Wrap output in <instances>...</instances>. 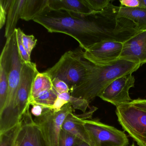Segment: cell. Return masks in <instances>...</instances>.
<instances>
[{"label":"cell","instance_id":"12","mask_svg":"<svg viewBox=\"0 0 146 146\" xmlns=\"http://www.w3.org/2000/svg\"><path fill=\"white\" fill-rule=\"evenodd\" d=\"M119 59L141 66L146 63V30L140 31L123 42Z\"/></svg>","mask_w":146,"mask_h":146},{"label":"cell","instance_id":"1","mask_svg":"<svg viewBox=\"0 0 146 146\" xmlns=\"http://www.w3.org/2000/svg\"><path fill=\"white\" fill-rule=\"evenodd\" d=\"M50 33H62L74 38L86 50L100 41L113 40L123 42L125 37L98 14L82 16L48 7L33 20Z\"/></svg>","mask_w":146,"mask_h":146},{"label":"cell","instance_id":"8","mask_svg":"<svg viewBox=\"0 0 146 146\" xmlns=\"http://www.w3.org/2000/svg\"><path fill=\"white\" fill-rule=\"evenodd\" d=\"M123 42L113 40L100 41L82 51L84 58L94 65H112L120 58Z\"/></svg>","mask_w":146,"mask_h":146},{"label":"cell","instance_id":"25","mask_svg":"<svg viewBox=\"0 0 146 146\" xmlns=\"http://www.w3.org/2000/svg\"><path fill=\"white\" fill-rule=\"evenodd\" d=\"M69 103L71 105L74 110H79L85 113L89 106L90 102L85 99L81 97L72 96L69 100Z\"/></svg>","mask_w":146,"mask_h":146},{"label":"cell","instance_id":"13","mask_svg":"<svg viewBox=\"0 0 146 146\" xmlns=\"http://www.w3.org/2000/svg\"><path fill=\"white\" fill-rule=\"evenodd\" d=\"M13 35L6 39L0 57V112L5 107L8 92Z\"/></svg>","mask_w":146,"mask_h":146},{"label":"cell","instance_id":"11","mask_svg":"<svg viewBox=\"0 0 146 146\" xmlns=\"http://www.w3.org/2000/svg\"><path fill=\"white\" fill-rule=\"evenodd\" d=\"M29 108V107L20 120L21 126L17 146H47L41 131L34 120Z\"/></svg>","mask_w":146,"mask_h":146},{"label":"cell","instance_id":"28","mask_svg":"<svg viewBox=\"0 0 146 146\" xmlns=\"http://www.w3.org/2000/svg\"><path fill=\"white\" fill-rule=\"evenodd\" d=\"M52 81L53 89L56 91L58 95L70 91V87L64 81L56 78L53 79Z\"/></svg>","mask_w":146,"mask_h":146},{"label":"cell","instance_id":"22","mask_svg":"<svg viewBox=\"0 0 146 146\" xmlns=\"http://www.w3.org/2000/svg\"><path fill=\"white\" fill-rule=\"evenodd\" d=\"M17 43L19 53L23 63H29L31 62V56L29 55L23 45L22 36L23 31L20 29L18 28L15 30Z\"/></svg>","mask_w":146,"mask_h":146},{"label":"cell","instance_id":"17","mask_svg":"<svg viewBox=\"0 0 146 146\" xmlns=\"http://www.w3.org/2000/svg\"><path fill=\"white\" fill-rule=\"evenodd\" d=\"M25 0H12L9 7L6 23L5 36L6 39L12 36L17 29L18 20L21 14Z\"/></svg>","mask_w":146,"mask_h":146},{"label":"cell","instance_id":"10","mask_svg":"<svg viewBox=\"0 0 146 146\" xmlns=\"http://www.w3.org/2000/svg\"><path fill=\"white\" fill-rule=\"evenodd\" d=\"M135 78L132 74L120 77L110 84L99 97L116 107L132 101L129 94L131 88L135 86Z\"/></svg>","mask_w":146,"mask_h":146},{"label":"cell","instance_id":"21","mask_svg":"<svg viewBox=\"0 0 146 146\" xmlns=\"http://www.w3.org/2000/svg\"><path fill=\"white\" fill-rule=\"evenodd\" d=\"M21 122L0 134V146H17V140L21 128Z\"/></svg>","mask_w":146,"mask_h":146},{"label":"cell","instance_id":"24","mask_svg":"<svg viewBox=\"0 0 146 146\" xmlns=\"http://www.w3.org/2000/svg\"><path fill=\"white\" fill-rule=\"evenodd\" d=\"M82 140L62 129L58 146H77Z\"/></svg>","mask_w":146,"mask_h":146},{"label":"cell","instance_id":"20","mask_svg":"<svg viewBox=\"0 0 146 146\" xmlns=\"http://www.w3.org/2000/svg\"><path fill=\"white\" fill-rule=\"evenodd\" d=\"M58 97V94L53 88L46 90L39 94L31 102L30 105L31 106L33 104H37L46 108L52 109Z\"/></svg>","mask_w":146,"mask_h":146},{"label":"cell","instance_id":"7","mask_svg":"<svg viewBox=\"0 0 146 146\" xmlns=\"http://www.w3.org/2000/svg\"><path fill=\"white\" fill-rule=\"evenodd\" d=\"M74 111L68 103L57 112L46 108L41 116L34 119L41 131L47 146H58L63 123L68 114Z\"/></svg>","mask_w":146,"mask_h":146},{"label":"cell","instance_id":"5","mask_svg":"<svg viewBox=\"0 0 146 146\" xmlns=\"http://www.w3.org/2000/svg\"><path fill=\"white\" fill-rule=\"evenodd\" d=\"M116 108L118 120L123 129L139 146H146V111L131 102Z\"/></svg>","mask_w":146,"mask_h":146},{"label":"cell","instance_id":"19","mask_svg":"<svg viewBox=\"0 0 146 146\" xmlns=\"http://www.w3.org/2000/svg\"><path fill=\"white\" fill-rule=\"evenodd\" d=\"M53 88L52 81L48 74L45 72L42 73L39 72L33 82L29 100L30 104L41 92Z\"/></svg>","mask_w":146,"mask_h":146},{"label":"cell","instance_id":"2","mask_svg":"<svg viewBox=\"0 0 146 146\" xmlns=\"http://www.w3.org/2000/svg\"><path fill=\"white\" fill-rule=\"evenodd\" d=\"M141 66L139 64L122 59L108 66L94 65L83 81L71 89V95L83 98L90 103L96 97H99L114 80L123 76L132 74Z\"/></svg>","mask_w":146,"mask_h":146},{"label":"cell","instance_id":"23","mask_svg":"<svg viewBox=\"0 0 146 146\" xmlns=\"http://www.w3.org/2000/svg\"><path fill=\"white\" fill-rule=\"evenodd\" d=\"M85 1L93 15L103 11L111 2L109 0H85Z\"/></svg>","mask_w":146,"mask_h":146},{"label":"cell","instance_id":"4","mask_svg":"<svg viewBox=\"0 0 146 146\" xmlns=\"http://www.w3.org/2000/svg\"><path fill=\"white\" fill-rule=\"evenodd\" d=\"M94 66L84 58L82 51H69L45 72L52 80L56 78L64 82L71 90L83 81Z\"/></svg>","mask_w":146,"mask_h":146},{"label":"cell","instance_id":"15","mask_svg":"<svg viewBox=\"0 0 146 146\" xmlns=\"http://www.w3.org/2000/svg\"><path fill=\"white\" fill-rule=\"evenodd\" d=\"M111 7L117 17L130 21L138 31L146 30V8H128L121 5L115 6L112 4Z\"/></svg>","mask_w":146,"mask_h":146},{"label":"cell","instance_id":"35","mask_svg":"<svg viewBox=\"0 0 146 146\" xmlns=\"http://www.w3.org/2000/svg\"><path fill=\"white\" fill-rule=\"evenodd\" d=\"M140 7L146 8V0H141Z\"/></svg>","mask_w":146,"mask_h":146},{"label":"cell","instance_id":"34","mask_svg":"<svg viewBox=\"0 0 146 146\" xmlns=\"http://www.w3.org/2000/svg\"><path fill=\"white\" fill-rule=\"evenodd\" d=\"M77 146H90L89 144L87 143L82 141L78 144Z\"/></svg>","mask_w":146,"mask_h":146},{"label":"cell","instance_id":"29","mask_svg":"<svg viewBox=\"0 0 146 146\" xmlns=\"http://www.w3.org/2000/svg\"><path fill=\"white\" fill-rule=\"evenodd\" d=\"M119 2L122 6L128 8L140 7L141 0H120Z\"/></svg>","mask_w":146,"mask_h":146},{"label":"cell","instance_id":"26","mask_svg":"<svg viewBox=\"0 0 146 146\" xmlns=\"http://www.w3.org/2000/svg\"><path fill=\"white\" fill-rule=\"evenodd\" d=\"M12 0H0V29L6 24L7 13Z\"/></svg>","mask_w":146,"mask_h":146},{"label":"cell","instance_id":"31","mask_svg":"<svg viewBox=\"0 0 146 146\" xmlns=\"http://www.w3.org/2000/svg\"><path fill=\"white\" fill-rule=\"evenodd\" d=\"M67 103H68L67 102L58 97L54 102L52 109L55 112L59 111Z\"/></svg>","mask_w":146,"mask_h":146},{"label":"cell","instance_id":"14","mask_svg":"<svg viewBox=\"0 0 146 146\" xmlns=\"http://www.w3.org/2000/svg\"><path fill=\"white\" fill-rule=\"evenodd\" d=\"M97 109L96 107L92 106L88 111L83 113L82 114H76L73 112L70 113L66 117L63 123L62 130L90 145L89 139L84 126L83 120L91 119L93 113Z\"/></svg>","mask_w":146,"mask_h":146},{"label":"cell","instance_id":"9","mask_svg":"<svg viewBox=\"0 0 146 146\" xmlns=\"http://www.w3.org/2000/svg\"><path fill=\"white\" fill-rule=\"evenodd\" d=\"M39 72L35 63H23L17 102V111L20 119L30 106L29 100L33 82Z\"/></svg>","mask_w":146,"mask_h":146},{"label":"cell","instance_id":"3","mask_svg":"<svg viewBox=\"0 0 146 146\" xmlns=\"http://www.w3.org/2000/svg\"><path fill=\"white\" fill-rule=\"evenodd\" d=\"M22 64L15 31L13 38L11 62L8 77L7 97L5 107L0 112V134L14 127L21 120L17 111V102Z\"/></svg>","mask_w":146,"mask_h":146},{"label":"cell","instance_id":"36","mask_svg":"<svg viewBox=\"0 0 146 146\" xmlns=\"http://www.w3.org/2000/svg\"><path fill=\"white\" fill-rule=\"evenodd\" d=\"M135 146V144H134V143H132V144H131V145H130V146Z\"/></svg>","mask_w":146,"mask_h":146},{"label":"cell","instance_id":"32","mask_svg":"<svg viewBox=\"0 0 146 146\" xmlns=\"http://www.w3.org/2000/svg\"><path fill=\"white\" fill-rule=\"evenodd\" d=\"M131 103L137 107L146 111V99H137L132 100Z\"/></svg>","mask_w":146,"mask_h":146},{"label":"cell","instance_id":"27","mask_svg":"<svg viewBox=\"0 0 146 146\" xmlns=\"http://www.w3.org/2000/svg\"><path fill=\"white\" fill-rule=\"evenodd\" d=\"M22 40L25 50L29 55L31 56L32 50L36 46L37 40L33 35H29L23 32L22 36Z\"/></svg>","mask_w":146,"mask_h":146},{"label":"cell","instance_id":"18","mask_svg":"<svg viewBox=\"0 0 146 146\" xmlns=\"http://www.w3.org/2000/svg\"><path fill=\"white\" fill-rule=\"evenodd\" d=\"M48 7V0H25L21 19L26 21L34 20Z\"/></svg>","mask_w":146,"mask_h":146},{"label":"cell","instance_id":"30","mask_svg":"<svg viewBox=\"0 0 146 146\" xmlns=\"http://www.w3.org/2000/svg\"><path fill=\"white\" fill-rule=\"evenodd\" d=\"M31 106H32V108L31 110V112L32 115L35 116V117H38L41 116L45 109L46 108L37 104H33Z\"/></svg>","mask_w":146,"mask_h":146},{"label":"cell","instance_id":"6","mask_svg":"<svg viewBox=\"0 0 146 146\" xmlns=\"http://www.w3.org/2000/svg\"><path fill=\"white\" fill-rule=\"evenodd\" d=\"M83 124L90 146H128L129 140L124 132L113 126L92 119H84Z\"/></svg>","mask_w":146,"mask_h":146},{"label":"cell","instance_id":"33","mask_svg":"<svg viewBox=\"0 0 146 146\" xmlns=\"http://www.w3.org/2000/svg\"><path fill=\"white\" fill-rule=\"evenodd\" d=\"M70 92H66V93L58 95V97L59 98L67 102L68 103H69V100L70 98Z\"/></svg>","mask_w":146,"mask_h":146},{"label":"cell","instance_id":"16","mask_svg":"<svg viewBox=\"0 0 146 146\" xmlns=\"http://www.w3.org/2000/svg\"><path fill=\"white\" fill-rule=\"evenodd\" d=\"M48 7L53 11H64L82 16L93 15L85 0H48Z\"/></svg>","mask_w":146,"mask_h":146}]
</instances>
